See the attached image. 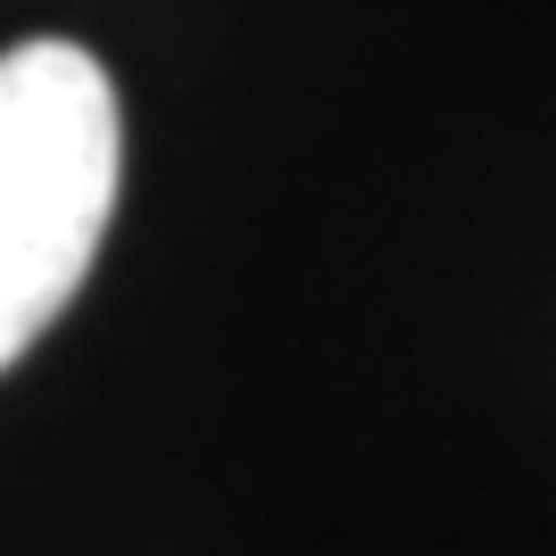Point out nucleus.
<instances>
[{"instance_id": "1", "label": "nucleus", "mask_w": 556, "mask_h": 556, "mask_svg": "<svg viewBox=\"0 0 556 556\" xmlns=\"http://www.w3.org/2000/svg\"><path fill=\"white\" fill-rule=\"evenodd\" d=\"M116 84L84 42L0 50V374L42 341L116 216Z\"/></svg>"}]
</instances>
